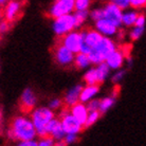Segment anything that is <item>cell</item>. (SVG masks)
I'll return each mask as SVG.
<instances>
[{
    "label": "cell",
    "instance_id": "cell-23",
    "mask_svg": "<svg viewBox=\"0 0 146 146\" xmlns=\"http://www.w3.org/2000/svg\"><path fill=\"white\" fill-rule=\"evenodd\" d=\"M137 17H138L137 12H127V13L122 15V23H124L125 26L127 27L133 26Z\"/></svg>",
    "mask_w": 146,
    "mask_h": 146
},
{
    "label": "cell",
    "instance_id": "cell-41",
    "mask_svg": "<svg viewBox=\"0 0 146 146\" xmlns=\"http://www.w3.org/2000/svg\"><path fill=\"white\" fill-rule=\"evenodd\" d=\"M2 17H3V10H2V9H0V21H1Z\"/></svg>",
    "mask_w": 146,
    "mask_h": 146
},
{
    "label": "cell",
    "instance_id": "cell-37",
    "mask_svg": "<svg viewBox=\"0 0 146 146\" xmlns=\"http://www.w3.org/2000/svg\"><path fill=\"white\" fill-rule=\"evenodd\" d=\"M124 75H125V71H120V72L115 73V74L112 76V82H114V83L120 82V80L124 77Z\"/></svg>",
    "mask_w": 146,
    "mask_h": 146
},
{
    "label": "cell",
    "instance_id": "cell-8",
    "mask_svg": "<svg viewBox=\"0 0 146 146\" xmlns=\"http://www.w3.org/2000/svg\"><path fill=\"white\" fill-rule=\"evenodd\" d=\"M54 57L57 64L62 66H68L74 62V54L72 52H70L68 49H66L59 41L57 46L55 47Z\"/></svg>",
    "mask_w": 146,
    "mask_h": 146
},
{
    "label": "cell",
    "instance_id": "cell-3",
    "mask_svg": "<svg viewBox=\"0 0 146 146\" xmlns=\"http://www.w3.org/2000/svg\"><path fill=\"white\" fill-rule=\"evenodd\" d=\"M59 42L70 52H72L73 54L80 53V48L84 44V35L83 33H78V32H70L67 35L62 36Z\"/></svg>",
    "mask_w": 146,
    "mask_h": 146
},
{
    "label": "cell",
    "instance_id": "cell-19",
    "mask_svg": "<svg viewBox=\"0 0 146 146\" xmlns=\"http://www.w3.org/2000/svg\"><path fill=\"white\" fill-rule=\"evenodd\" d=\"M85 82L87 83L88 86H98L99 84V78H98V73L95 68H91L88 70L84 76Z\"/></svg>",
    "mask_w": 146,
    "mask_h": 146
},
{
    "label": "cell",
    "instance_id": "cell-38",
    "mask_svg": "<svg viewBox=\"0 0 146 146\" xmlns=\"http://www.w3.org/2000/svg\"><path fill=\"white\" fill-rule=\"evenodd\" d=\"M17 146H37L36 141H25V142H20Z\"/></svg>",
    "mask_w": 146,
    "mask_h": 146
},
{
    "label": "cell",
    "instance_id": "cell-42",
    "mask_svg": "<svg viewBox=\"0 0 146 146\" xmlns=\"http://www.w3.org/2000/svg\"><path fill=\"white\" fill-rule=\"evenodd\" d=\"M2 4H7V1H4V0H0V7H3Z\"/></svg>",
    "mask_w": 146,
    "mask_h": 146
},
{
    "label": "cell",
    "instance_id": "cell-36",
    "mask_svg": "<svg viewBox=\"0 0 146 146\" xmlns=\"http://www.w3.org/2000/svg\"><path fill=\"white\" fill-rule=\"evenodd\" d=\"M77 140L76 135H67L65 138H64V142L66 143V145L68 144H72Z\"/></svg>",
    "mask_w": 146,
    "mask_h": 146
},
{
    "label": "cell",
    "instance_id": "cell-20",
    "mask_svg": "<svg viewBox=\"0 0 146 146\" xmlns=\"http://www.w3.org/2000/svg\"><path fill=\"white\" fill-rule=\"evenodd\" d=\"M74 64L78 69H84L90 65V60H89L87 55L77 53L76 56H74Z\"/></svg>",
    "mask_w": 146,
    "mask_h": 146
},
{
    "label": "cell",
    "instance_id": "cell-29",
    "mask_svg": "<svg viewBox=\"0 0 146 146\" xmlns=\"http://www.w3.org/2000/svg\"><path fill=\"white\" fill-rule=\"evenodd\" d=\"M143 31L144 30L142 29V28H135V29H132V31L130 32V39L132 40H137L139 39L140 37H141V35L143 34Z\"/></svg>",
    "mask_w": 146,
    "mask_h": 146
},
{
    "label": "cell",
    "instance_id": "cell-30",
    "mask_svg": "<svg viewBox=\"0 0 146 146\" xmlns=\"http://www.w3.org/2000/svg\"><path fill=\"white\" fill-rule=\"evenodd\" d=\"M112 3L117 7H119L121 11H122L123 9H127L128 7H130L128 0H115V1H113Z\"/></svg>",
    "mask_w": 146,
    "mask_h": 146
},
{
    "label": "cell",
    "instance_id": "cell-7",
    "mask_svg": "<svg viewBox=\"0 0 146 146\" xmlns=\"http://www.w3.org/2000/svg\"><path fill=\"white\" fill-rule=\"evenodd\" d=\"M60 125L64 132L67 135H77L78 132H80L83 130L84 126L80 125L71 114H67L66 117H64L62 119H60Z\"/></svg>",
    "mask_w": 146,
    "mask_h": 146
},
{
    "label": "cell",
    "instance_id": "cell-18",
    "mask_svg": "<svg viewBox=\"0 0 146 146\" xmlns=\"http://www.w3.org/2000/svg\"><path fill=\"white\" fill-rule=\"evenodd\" d=\"M98 92H99V87L98 86H87V87L83 88V90H82L80 94V101L82 103L88 102Z\"/></svg>",
    "mask_w": 146,
    "mask_h": 146
},
{
    "label": "cell",
    "instance_id": "cell-40",
    "mask_svg": "<svg viewBox=\"0 0 146 146\" xmlns=\"http://www.w3.org/2000/svg\"><path fill=\"white\" fill-rule=\"evenodd\" d=\"M123 37H125V31L121 30L120 32H119V34H117V38L119 39H123Z\"/></svg>",
    "mask_w": 146,
    "mask_h": 146
},
{
    "label": "cell",
    "instance_id": "cell-16",
    "mask_svg": "<svg viewBox=\"0 0 146 146\" xmlns=\"http://www.w3.org/2000/svg\"><path fill=\"white\" fill-rule=\"evenodd\" d=\"M106 65L109 67V69H119L122 65H123V60H124V56L122 55L119 50L113 51L112 53H110L106 57Z\"/></svg>",
    "mask_w": 146,
    "mask_h": 146
},
{
    "label": "cell",
    "instance_id": "cell-25",
    "mask_svg": "<svg viewBox=\"0 0 146 146\" xmlns=\"http://www.w3.org/2000/svg\"><path fill=\"white\" fill-rule=\"evenodd\" d=\"M100 114H101V113H100L99 111H92V112L88 113L87 120H86V123H85L84 127L87 128V127H89V126H91V125L94 124L95 122L99 120Z\"/></svg>",
    "mask_w": 146,
    "mask_h": 146
},
{
    "label": "cell",
    "instance_id": "cell-24",
    "mask_svg": "<svg viewBox=\"0 0 146 146\" xmlns=\"http://www.w3.org/2000/svg\"><path fill=\"white\" fill-rule=\"evenodd\" d=\"M114 104V99L113 98H105L102 101H100V107H99V112L104 113L107 110H109L112 105Z\"/></svg>",
    "mask_w": 146,
    "mask_h": 146
},
{
    "label": "cell",
    "instance_id": "cell-21",
    "mask_svg": "<svg viewBox=\"0 0 146 146\" xmlns=\"http://www.w3.org/2000/svg\"><path fill=\"white\" fill-rule=\"evenodd\" d=\"M96 69V73H98V78H99V83H103L106 80V77L109 74V67L106 65V62H102L100 64Z\"/></svg>",
    "mask_w": 146,
    "mask_h": 146
},
{
    "label": "cell",
    "instance_id": "cell-10",
    "mask_svg": "<svg viewBox=\"0 0 146 146\" xmlns=\"http://www.w3.org/2000/svg\"><path fill=\"white\" fill-rule=\"evenodd\" d=\"M92 50H94V51L105 60L106 57L110 53H112L113 51H115V44H114L111 39H109L108 37L103 36L102 40L99 42V44H98L94 49H92Z\"/></svg>",
    "mask_w": 146,
    "mask_h": 146
},
{
    "label": "cell",
    "instance_id": "cell-28",
    "mask_svg": "<svg viewBox=\"0 0 146 146\" xmlns=\"http://www.w3.org/2000/svg\"><path fill=\"white\" fill-rule=\"evenodd\" d=\"M90 15H91L92 19L95 20V21H99V20L104 18V12H103V9H95V10H93V11L90 13Z\"/></svg>",
    "mask_w": 146,
    "mask_h": 146
},
{
    "label": "cell",
    "instance_id": "cell-9",
    "mask_svg": "<svg viewBox=\"0 0 146 146\" xmlns=\"http://www.w3.org/2000/svg\"><path fill=\"white\" fill-rule=\"evenodd\" d=\"M21 3L18 1H11L7 2V5H4L3 10V16L5 18V21L12 23L13 21H15L16 19L18 18L19 16L21 15Z\"/></svg>",
    "mask_w": 146,
    "mask_h": 146
},
{
    "label": "cell",
    "instance_id": "cell-13",
    "mask_svg": "<svg viewBox=\"0 0 146 146\" xmlns=\"http://www.w3.org/2000/svg\"><path fill=\"white\" fill-rule=\"evenodd\" d=\"M88 110L86 108L84 104H82V103H77L75 105H73L71 107V115H72L75 120L80 123V125H83L84 126L85 123H86V120H87V117H88Z\"/></svg>",
    "mask_w": 146,
    "mask_h": 146
},
{
    "label": "cell",
    "instance_id": "cell-15",
    "mask_svg": "<svg viewBox=\"0 0 146 146\" xmlns=\"http://www.w3.org/2000/svg\"><path fill=\"white\" fill-rule=\"evenodd\" d=\"M96 27V31L99 32L101 35H106V36H111L117 33V28L113 26L112 23H110L109 21H107L106 19H101L99 21H96L95 23Z\"/></svg>",
    "mask_w": 146,
    "mask_h": 146
},
{
    "label": "cell",
    "instance_id": "cell-6",
    "mask_svg": "<svg viewBox=\"0 0 146 146\" xmlns=\"http://www.w3.org/2000/svg\"><path fill=\"white\" fill-rule=\"evenodd\" d=\"M103 12H104V19H106L107 21L112 23L115 28L122 25V15H123V13L113 3L107 4L106 7L103 9Z\"/></svg>",
    "mask_w": 146,
    "mask_h": 146
},
{
    "label": "cell",
    "instance_id": "cell-17",
    "mask_svg": "<svg viewBox=\"0 0 146 146\" xmlns=\"http://www.w3.org/2000/svg\"><path fill=\"white\" fill-rule=\"evenodd\" d=\"M83 90V86L77 85L75 87H73L71 90L68 91V93L65 96V103H66L67 106L72 107L73 105H75L80 101V94Z\"/></svg>",
    "mask_w": 146,
    "mask_h": 146
},
{
    "label": "cell",
    "instance_id": "cell-1",
    "mask_svg": "<svg viewBox=\"0 0 146 146\" xmlns=\"http://www.w3.org/2000/svg\"><path fill=\"white\" fill-rule=\"evenodd\" d=\"M15 135V139L20 140L21 142L25 141H32L34 140L36 131L34 128L31 120L27 119L26 117H17L12 121L10 127Z\"/></svg>",
    "mask_w": 146,
    "mask_h": 146
},
{
    "label": "cell",
    "instance_id": "cell-32",
    "mask_svg": "<svg viewBox=\"0 0 146 146\" xmlns=\"http://www.w3.org/2000/svg\"><path fill=\"white\" fill-rule=\"evenodd\" d=\"M146 1L145 0H130L129 1V5L135 9H139V7H145Z\"/></svg>",
    "mask_w": 146,
    "mask_h": 146
},
{
    "label": "cell",
    "instance_id": "cell-11",
    "mask_svg": "<svg viewBox=\"0 0 146 146\" xmlns=\"http://www.w3.org/2000/svg\"><path fill=\"white\" fill-rule=\"evenodd\" d=\"M36 104V96L32 91V89H26L23 93L21 94V99H20V109L21 111L26 113L31 112V110L33 109L34 106Z\"/></svg>",
    "mask_w": 146,
    "mask_h": 146
},
{
    "label": "cell",
    "instance_id": "cell-33",
    "mask_svg": "<svg viewBox=\"0 0 146 146\" xmlns=\"http://www.w3.org/2000/svg\"><path fill=\"white\" fill-rule=\"evenodd\" d=\"M144 25H145V16L143 14L141 15H138V17L135 19V28H144Z\"/></svg>",
    "mask_w": 146,
    "mask_h": 146
},
{
    "label": "cell",
    "instance_id": "cell-39",
    "mask_svg": "<svg viewBox=\"0 0 146 146\" xmlns=\"http://www.w3.org/2000/svg\"><path fill=\"white\" fill-rule=\"evenodd\" d=\"M53 146H67V145L66 143L64 142V140H62V141H57L56 143L54 142V145Z\"/></svg>",
    "mask_w": 146,
    "mask_h": 146
},
{
    "label": "cell",
    "instance_id": "cell-27",
    "mask_svg": "<svg viewBox=\"0 0 146 146\" xmlns=\"http://www.w3.org/2000/svg\"><path fill=\"white\" fill-rule=\"evenodd\" d=\"M100 107V101L98 100H92L88 103V105L86 106L88 112H92V111H99Z\"/></svg>",
    "mask_w": 146,
    "mask_h": 146
},
{
    "label": "cell",
    "instance_id": "cell-34",
    "mask_svg": "<svg viewBox=\"0 0 146 146\" xmlns=\"http://www.w3.org/2000/svg\"><path fill=\"white\" fill-rule=\"evenodd\" d=\"M62 107V101L59 99H55L53 101L50 102V105H49V109H58Z\"/></svg>",
    "mask_w": 146,
    "mask_h": 146
},
{
    "label": "cell",
    "instance_id": "cell-4",
    "mask_svg": "<svg viewBox=\"0 0 146 146\" xmlns=\"http://www.w3.org/2000/svg\"><path fill=\"white\" fill-rule=\"evenodd\" d=\"M74 29V21L72 15H66L56 18L53 23V30L57 36H65Z\"/></svg>",
    "mask_w": 146,
    "mask_h": 146
},
{
    "label": "cell",
    "instance_id": "cell-43",
    "mask_svg": "<svg viewBox=\"0 0 146 146\" xmlns=\"http://www.w3.org/2000/svg\"><path fill=\"white\" fill-rule=\"evenodd\" d=\"M0 120H1V112H0Z\"/></svg>",
    "mask_w": 146,
    "mask_h": 146
},
{
    "label": "cell",
    "instance_id": "cell-35",
    "mask_svg": "<svg viewBox=\"0 0 146 146\" xmlns=\"http://www.w3.org/2000/svg\"><path fill=\"white\" fill-rule=\"evenodd\" d=\"M10 28H11V23L10 22L5 21V20L0 21V34L7 32L10 30Z\"/></svg>",
    "mask_w": 146,
    "mask_h": 146
},
{
    "label": "cell",
    "instance_id": "cell-31",
    "mask_svg": "<svg viewBox=\"0 0 146 146\" xmlns=\"http://www.w3.org/2000/svg\"><path fill=\"white\" fill-rule=\"evenodd\" d=\"M54 145V140L47 137V138H42L40 140L39 143H37V146H53Z\"/></svg>",
    "mask_w": 146,
    "mask_h": 146
},
{
    "label": "cell",
    "instance_id": "cell-5",
    "mask_svg": "<svg viewBox=\"0 0 146 146\" xmlns=\"http://www.w3.org/2000/svg\"><path fill=\"white\" fill-rule=\"evenodd\" d=\"M74 10V1L73 0H58L50 9V16L54 19L70 15Z\"/></svg>",
    "mask_w": 146,
    "mask_h": 146
},
{
    "label": "cell",
    "instance_id": "cell-14",
    "mask_svg": "<svg viewBox=\"0 0 146 146\" xmlns=\"http://www.w3.org/2000/svg\"><path fill=\"white\" fill-rule=\"evenodd\" d=\"M82 33L84 35V44H87L90 49H94L103 38V36L98 31H93V30H90L87 32L84 31Z\"/></svg>",
    "mask_w": 146,
    "mask_h": 146
},
{
    "label": "cell",
    "instance_id": "cell-22",
    "mask_svg": "<svg viewBox=\"0 0 146 146\" xmlns=\"http://www.w3.org/2000/svg\"><path fill=\"white\" fill-rule=\"evenodd\" d=\"M88 16V12H75L74 15H72L73 21H74V28H80L82 27V25L86 21V18Z\"/></svg>",
    "mask_w": 146,
    "mask_h": 146
},
{
    "label": "cell",
    "instance_id": "cell-2",
    "mask_svg": "<svg viewBox=\"0 0 146 146\" xmlns=\"http://www.w3.org/2000/svg\"><path fill=\"white\" fill-rule=\"evenodd\" d=\"M53 119H54V113L51 109H49L47 107H40L33 111L31 122L35 128L36 133L41 139L48 137L46 127H47L48 123Z\"/></svg>",
    "mask_w": 146,
    "mask_h": 146
},
{
    "label": "cell",
    "instance_id": "cell-12",
    "mask_svg": "<svg viewBox=\"0 0 146 146\" xmlns=\"http://www.w3.org/2000/svg\"><path fill=\"white\" fill-rule=\"evenodd\" d=\"M46 131H47L48 137L52 138L53 140L62 141L65 138V132L62 130L60 122L56 119H53L48 123L47 127H46Z\"/></svg>",
    "mask_w": 146,
    "mask_h": 146
},
{
    "label": "cell",
    "instance_id": "cell-26",
    "mask_svg": "<svg viewBox=\"0 0 146 146\" xmlns=\"http://www.w3.org/2000/svg\"><path fill=\"white\" fill-rule=\"evenodd\" d=\"M90 5V2L88 0H76L74 1V9L76 12H84L86 11Z\"/></svg>",
    "mask_w": 146,
    "mask_h": 146
}]
</instances>
